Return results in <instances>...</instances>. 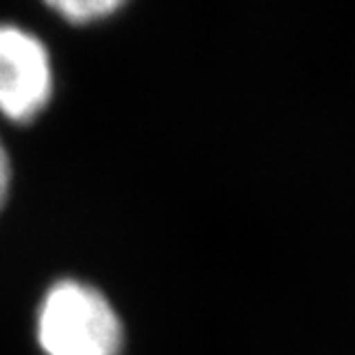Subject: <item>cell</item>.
<instances>
[{"mask_svg": "<svg viewBox=\"0 0 355 355\" xmlns=\"http://www.w3.org/2000/svg\"><path fill=\"white\" fill-rule=\"evenodd\" d=\"M123 323L99 288L60 279L42 297L37 342L46 355H120Z\"/></svg>", "mask_w": 355, "mask_h": 355, "instance_id": "6da1fadb", "label": "cell"}, {"mask_svg": "<svg viewBox=\"0 0 355 355\" xmlns=\"http://www.w3.org/2000/svg\"><path fill=\"white\" fill-rule=\"evenodd\" d=\"M53 95V67L37 35L17 24H0V113L31 123Z\"/></svg>", "mask_w": 355, "mask_h": 355, "instance_id": "7a4b0ae2", "label": "cell"}, {"mask_svg": "<svg viewBox=\"0 0 355 355\" xmlns=\"http://www.w3.org/2000/svg\"><path fill=\"white\" fill-rule=\"evenodd\" d=\"M123 3L116 0H65V3H51V10H55L62 19L72 24H88V21L104 19L109 14L118 12Z\"/></svg>", "mask_w": 355, "mask_h": 355, "instance_id": "3957f363", "label": "cell"}, {"mask_svg": "<svg viewBox=\"0 0 355 355\" xmlns=\"http://www.w3.org/2000/svg\"><path fill=\"white\" fill-rule=\"evenodd\" d=\"M10 187H12V162H10V153H7L3 139H0V210H3L7 203Z\"/></svg>", "mask_w": 355, "mask_h": 355, "instance_id": "277c9868", "label": "cell"}]
</instances>
